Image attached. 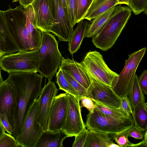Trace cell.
Masks as SVG:
<instances>
[{"instance_id": "obj_41", "label": "cell", "mask_w": 147, "mask_h": 147, "mask_svg": "<svg viewBox=\"0 0 147 147\" xmlns=\"http://www.w3.org/2000/svg\"><path fill=\"white\" fill-rule=\"evenodd\" d=\"M34 0H21L19 3L20 5L22 6L24 8L31 5Z\"/></svg>"}, {"instance_id": "obj_26", "label": "cell", "mask_w": 147, "mask_h": 147, "mask_svg": "<svg viewBox=\"0 0 147 147\" xmlns=\"http://www.w3.org/2000/svg\"><path fill=\"white\" fill-rule=\"evenodd\" d=\"M144 96L139 84L138 76L136 74L133 84L128 96L131 102L132 110L138 105Z\"/></svg>"}, {"instance_id": "obj_23", "label": "cell", "mask_w": 147, "mask_h": 147, "mask_svg": "<svg viewBox=\"0 0 147 147\" xmlns=\"http://www.w3.org/2000/svg\"><path fill=\"white\" fill-rule=\"evenodd\" d=\"M115 7H113L98 16L94 18L91 24H88L85 37L92 38L100 31L114 11Z\"/></svg>"}, {"instance_id": "obj_16", "label": "cell", "mask_w": 147, "mask_h": 147, "mask_svg": "<svg viewBox=\"0 0 147 147\" xmlns=\"http://www.w3.org/2000/svg\"><path fill=\"white\" fill-rule=\"evenodd\" d=\"M16 109L15 92L7 79L0 84V114L6 115L13 132Z\"/></svg>"}, {"instance_id": "obj_10", "label": "cell", "mask_w": 147, "mask_h": 147, "mask_svg": "<svg viewBox=\"0 0 147 147\" xmlns=\"http://www.w3.org/2000/svg\"><path fill=\"white\" fill-rule=\"evenodd\" d=\"M68 97L67 113L62 130L68 137L75 136L86 128L81 114L80 100L67 93Z\"/></svg>"}, {"instance_id": "obj_21", "label": "cell", "mask_w": 147, "mask_h": 147, "mask_svg": "<svg viewBox=\"0 0 147 147\" xmlns=\"http://www.w3.org/2000/svg\"><path fill=\"white\" fill-rule=\"evenodd\" d=\"M82 20L74 30L68 41V49L70 54L73 55L80 49L82 42L85 37L88 22Z\"/></svg>"}, {"instance_id": "obj_48", "label": "cell", "mask_w": 147, "mask_h": 147, "mask_svg": "<svg viewBox=\"0 0 147 147\" xmlns=\"http://www.w3.org/2000/svg\"></svg>"}, {"instance_id": "obj_28", "label": "cell", "mask_w": 147, "mask_h": 147, "mask_svg": "<svg viewBox=\"0 0 147 147\" xmlns=\"http://www.w3.org/2000/svg\"><path fill=\"white\" fill-rule=\"evenodd\" d=\"M76 23L82 20L93 0H75Z\"/></svg>"}, {"instance_id": "obj_5", "label": "cell", "mask_w": 147, "mask_h": 147, "mask_svg": "<svg viewBox=\"0 0 147 147\" xmlns=\"http://www.w3.org/2000/svg\"><path fill=\"white\" fill-rule=\"evenodd\" d=\"M85 126L88 130L104 133L113 136L123 132L134 124L131 115L117 117L106 115L96 107L86 115Z\"/></svg>"}, {"instance_id": "obj_20", "label": "cell", "mask_w": 147, "mask_h": 147, "mask_svg": "<svg viewBox=\"0 0 147 147\" xmlns=\"http://www.w3.org/2000/svg\"><path fill=\"white\" fill-rule=\"evenodd\" d=\"M118 4H119L117 0H93L82 20L86 19L91 21L113 7Z\"/></svg>"}, {"instance_id": "obj_44", "label": "cell", "mask_w": 147, "mask_h": 147, "mask_svg": "<svg viewBox=\"0 0 147 147\" xmlns=\"http://www.w3.org/2000/svg\"><path fill=\"white\" fill-rule=\"evenodd\" d=\"M61 5L67 12L65 0H60Z\"/></svg>"}, {"instance_id": "obj_43", "label": "cell", "mask_w": 147, "mask_h": 147, "mask_svg": "<svg viewBox=\"0 0 147 147\" xmlns=\"http://www.w3.org/2000/svg\"><path fill=\"white\" fill-rule=\"evenodd\" d=\"M119 4H125L127 5L129 0H117Z\"/></svg>"}, {"instance_id": "obj_14", "label": "cell", "mask_w": 147, "mask_h": 147, "mask_svg": "<svg viewBox=\"0 0 147 147\" xmlns=\"http://www.w3.org/2000/svg\"><path fill=\"white\" fill-rule=\"evenodd\" d=\"M34 12V25L42 31H48L55 22L52 0H34L31 4Z\"/></svg>"}, {"instance_id": "obj_2", "label": "cell", "mask_w": 147, "mask_h": 147, "mask_svg": "<svg viewBox=\"0 0 147 147\" xmlns=\"http://www.w3.org/2000/svg\"><path fill=\"white\" fill-rule=\"evenodd\" d=\"M44 76L35 71L9 73L7 79L16 93V109L12 136H18L32 105L39 96Z\"/></svg>"}, {"instance_id": "obj_7", "label": "cell", "mask_w": 147, "mask_h": 147, "mask_svg": "<svg viewBox=\"0 0 147 147\" xmlns=\"http://www.w3.org/2000/svg\"><path fill=\"white\" fill-rule=\"evenodd\" d=\"M38 49L7 54L0 59V68L9 73L20 72H38Z\"/></svg>"}, {"instance_id": "obj_47", "label": "cell", "mask_w": 147, "mask_h": 147, "mask_svg": "<svg viewBox=\"0 0 147 147\" xmlns=\"http://www.w3.org/2000/svg\"><path fill=\"white\" fill-rule=\"evenodd\" d=\"M20 0H13L12 2H14L18 1L19 2L20 1Z\"/></svg>"}, {"instance_id": "obj_15", "label": "cell", "mask_w": 147, "mask_h": 147, "mask_svg": "<svg viewBox=\"0 0 147 147\" xmlns=\"http://www.w3.org/2000/svg\"><path fill=\"white\" fill-rule=\"evenodd\" d=\"M58 90L55 82L48 80L41 90L38 99V103L36 114V121L46 130L50 110Z\"/></svg>"}, {"instance_id": "obj_13", "label": "cell", "mask_w": 147, "mask_h": 147, "mask_svg": "<svg viewBox=\"0 0 147 147\" xmlns=\"http://www.w3.org/2000/svg\"><path fill=\"white\" fill-rule=\"evenodd\" d=\"M90 77L91 84L87 89L90 98L113 107L118 108L121 107V98L115 92L111 86Z\"/></svg>"}, {"instance_id": "obj_37", "label": "cell", "mask_w": 147, "mask_h": 147, "mask_svg": "<svg viewBox=\"0 0 147 147\" xmlns=\"http://www.w3.org/2000/svg\"><path fill=\"white\" fill-rule=\"evenodd\" d=\"M121 107L129 115L132 114V108L130 100L127 96L121 98Z\"/></svg>"}, {"instance_id": "obj_33", "label": "cell", "mask_w": 147, "mask_h": 147, "mask_svg": "<svg viewBox=\"0 0 147 147\" xmlns=\"http://www.w3.org/2000/svg\"><path fill=\"white\" fill-rule=\"evenodd\" d=\"M67 14L69 19L74 26L76 24V1L65 0Z\"/></svg>"}, {"instance_id": "obj_17", "label": "cell", "mask_w": 147, "mask_h": 147, "mask_svg": "<svg viewBox=\"0 0 147 147\" xmlns=\"http://www.w3.org/2000/svg\"><path fill=\"white\" fill-rule=\"evenodd\" d=\"M59 68L64 71L87 90L90 87V77L81 63L62 57Z\"/></svg>"}, {"instance_id": "obj_25", "label": "cell", "mask_w": 147, "mask_h": 147, "mask_svg": "<svg viewBox=\"0 0 147 147\" xmlns=\"http://www.w3.org/2000/svg\"><path fill=\"white\" fill-rule=\"evenodd\" d=\"M56 82L58 84L59 90H63L66 93L71 94L77 99L80 100L79 93L72 86L63 76L62 70L59 69L56 73Z\"/></svg>"}, {"instance_id": "obj_24", "label": "cell", "mask_w": 147, "mask_h": 147, "mask_svg": "<svg viewBox=\"0 0 147 147\" xmlns=\"http://www.w3.org/2000/svg\"><path fill=\"white\" fill-rule=\"evenodd\" d=\"M147 104L145 101L144 96L135 107L132 110L131 114L134 125L145 131L147 129Z\"/></svg>"}, {"instance_id": "obj_8", "label": "cell", "mask_w": 147, "mask_h": 147, "mask_svg": "<svg viewBox=\"0 0 147 147\" xmlns=\"http://www.w3.org/2000/svg\"><path fill=\"white\" fill-rule=\"evenodd\" d=\"M81 63L90 77L111 86L119 76L109 68L102 55L97 51L88 52Z\"/></svg>"}, {"instance_id": "obj_38", "label": "cell", "mask_w": 147, "mask_h": 147, "mask_svg": "<svg viewBox=\"0 0 147 147\" xmlns=\"http://www.w3.org/2000/svg\"><path fill=\"white\" fill-rule=\"evenodd\" d=\"M80 108L81 109L83 107L86 108L90 112H92L94 109L95 106L93 100L90 98L84 97L82 98L81 100Z\"/></svg>"}, {"instance_id": "obj_27", "label": "cell", "mask_w": 147, "mask_h": 147, "mask_svg": "<svg viewBox=\"0 0 147 147\" xmlns=\"http://www.w3.org/2000/svg\"><path fill=\"white\" fill-rule=\"evenodd\" d=\"M95 106L103 113L107 115L117 117H127L129 115L121 107L117 108L102 104L93 100Z\"/></svg>"}, {"instance_id": "obj_22", "label": "cell", "mask_w": 147, "mask_h": 147, "mask_svg": "<svg viewBox=\"0 0 147 147\" xmlns=\"http://www.w3.org/2000/svg\"><path fill=\"white\" fill-rule=\"evenodd\" d=\"M113 143L108 134L89 130L83 147H111Z\"/></svg>"}, {"instance_id": "obj_34", "label": "cell", "mask_w": 147, "mask_h": 147, "mask_svg": "<svg viewBox=\"0 0 147 147\" xmlns=\"http://www.w3.org/2000/svg\"><path fill=\"white\" fill-rule=\"evenodd\" d=\"M88 130L85 128L75 136V140L72 145V147H83L88 134Z\"/></svg>"}, {"instance_id": "obj_35", "label": "cell", "mask_w": 147, "mask_h": 147, "mask_svg": "<svg viewBox=\"0 0 147 147\" xmlns=\"http://www.w3.org/2000/svg\"><path fill=\"white\" fill-rule=\"evenodd\" d=\"M129 137L135 139H143L144 137V131L134 125L125 130Z\"/></svg>"}, {"instance_id": "obj_32", "label": "cell", "mask_w": 147, "mask_h": 147, "mask_svg": "<svg viewBox=\"0 0 147 147\" xmlns=\"http://www.w3.org/2000/svg\"><path fill=\"white\" fill-rule=\"evenodd\" d=\"M112 138L120 147H130L132 143L128 139L129 137L125 131L112 136Z\"/></svg>"}, {"instance_id": "obj_12", "label": "cell", "mask_w": 147, "mask_h": 147, "mask_svg": "<svg viewBox=\"0 0 147 147\" xmlns=\"http://www.w3.org/2000/svg\"><path fill=\"white\" fill-rule=\"evenodd\" d=\"M67 105L66 93L55 97L49 114L47 130L54 131L61 129L66 119Z\"/></svg>"}, {"instance_id": "obj_42", "label": "cell", "mask_w": 147, "mask_h": 147, "mask_svg": "<svg viewBox=\"0 0 147 147\" xmlns=\"http://www.w3.org/2000/svg\"><path fill=\"white\" fill-rule=\"evenodd\" d=\"M5 131L0 121V139L5 133Z\"/></svg>"}, {"instance_id": "obj_4", "label": "cell", "mask_w": 147, "mask_h": 147, "mask_svg": "<svg viewBox=\"0 0 147 147\" xmlns=\"http://www.w3.org/2000/svg\"><path fill=\"white\" fill-rule=\"evenodd\" d=\"M58 41L49 31H42L41 42L38 49V71L48 80L56 74L61 63L62 56L58 48Z\"/></svg>"}, {"instance_id": "obj_19", "label": "cell", "mask_w": 147, "mask_h": 147, "mask_svg": "<svg viewBox=\"0 0 147 147\" xmlns=\"http://www.w3.org/2000/svg\"><path fill=\"white\" fill-rule=\"evenodd\" d=\"M0 48L6 54L18 51L7 27L2 11L0 10Z\"/></svg>"}, {"instance_id": "obj_11", "label": "cell", "mask_w": 147, "mask_h": 147, "mask_svg": "<svg viewBox=\"0 0 147 147\" xmlns=\"http://www.w3.org/2000/svg\"><path fill=\"white\" fill-rule=\"evenodd\" d=\"M55 22L48 31L55 34L60 41H69L74 31V26L66 10L61 5L60 0H52Z\"/></svg>"}, {"instance_id": "obj_29", "label": "cell", "mask_w": 147, "mask_h": 147, "mask_svg": "<svg viewBox=\"0 0 147 147\" xmlns=\"http://www.w3.org/2000/svg\"><path fill=\"white\" fill-rule=\"evenodd\" d=\"M63 74L72 86L79 93L80 100L84 97L90 98L88 90L63 70H62Z\"/></svg>"}, {"instance_id": "obj_9", "label": "cell", "mask_w": 147, "mask_h": 147, "mask_svg": "<svg viewBox=\"0 0 147 147\" xmlns=\"http://www.w3.org/2000/svg\"><path fill=\"white\" fill-rule=\"evenodd\" d=\"M38 103V98L31 107L20 133L16 138L20 146L36 147L38 140L44 131L43 127L36 120Z\"/></svg>"}, {"instance_id": "obj_45", "label": "cell", "mask_w": 147, "mask_h": 147, "mask_svg": "<svg viewBox=\"0 0 147 147\" xmlns=\"http://www.w3.org/2000/svg\"><path fill=\"white\" fill-rule=\"evenodd\" d=\"M5 53L3 52L0 48V59L4 55H5Z\"/></svg>"}, {"instance_id": "obj_31", "label": "cell", "mask_w": 147, "mask_h": 147, "mask_svg": "<svg viewBox=\"0 0 147 147\" xmlns=\"http://www.w3.org/2000/svg\"><path fill=\"white\" fill-rule=\"evenodd\" d=\"M20 147L12 135L5 133L0 139V147Z\"/></svg>"}, {"instance_id": "obj_30", "label": "cell", "mask_w": 147, "mask_h": 147, "mask_svg": "<svg viewBox=\"0 0 147 147\" xmlns=\"http://www.w3.org/2000/svg\"><path fill=\"white\" fill-rule=\"evenodd\" d=\"M147 0H129L128 7L136 15L145 11L147 13Z\"/></svg>"}, {"instance_id": "obj_46", "label": "cell", "mask_w": 147, "mask_h": 147, "mask_svg": "<svg viewBox=\"0 0 147 147\" xmlns=\"http://www.w3.org/2000/svg\"><path fill=\"white\" fill-rule=\"evenodd\" d=\"M1 73V70L0 68V84L3 82Z\"/></svg>"}, {"instance_id": "obj_40", "label": "cell", "mask_w": 147, "mask_h": 147, "mask_svg": "<svg viewBox=\"0 0 147 147\" xmlns=\"http://www.w3.org/2000/svg\"><path fill=\"white\" fill-rule=\"evenodd\" d=\"M147 130L145 131L144 137L142 141L141 142L137 144H134L132 143L130 146V147H147Z\"/></svg>"}, {"instance_id": "obj_18", "label": "cell", "mask_w": 147, "mask_h": 147, "mask_svg": "<svg viewBox=\"0 0 147 147\" xmlns=\"http://www.w3.org/2000/svg\"><path fill=\"white\" fill-rule=\"evenodd\" d=\"M67 137L61 129L54 131H44L36 147H62L63 141Z\"/></svg>"}, {"instance_id": "obj_6", "label": "cell", "mask_w": 147, "mask_h": 147, "mask_svg": "<svg viewBox=\"0 0 147 147\" xmlns=\"http://www.w3.org/2000/svg\"><path fill=\"white\" fill-rule=\"evenodd\" d=\"M146 50V48L144 47L129 55L123 70L113 82L111 87L121 98L128 96L133 84L137 69Z\"/></svg>"}, {"instance_id": "obj_3", "label": "cell", "mask_w": 147, "mask_h": 147, "mask_svg": "<svg viewBox=\"0 0 147 147\" xmlns=\"http://www.w3.org/2000/svg\"><path fill=\"white\" fill-rule=\"evenodd\" d=\"M131 11L128 7L116 6L102 30L92 38L95 46L103 51L111 48L128 22Z\"/></svg>"}, {"instance_id": "obj_39", "label": "cell", "mask_w": 147, "mask_h": 147, "mask_svg": "<svg viewBox=\"0 0 147 147\" xmlns=\"http://www.w3.org/2000/svg\"><path fill=\"white\" fill-rule=\"evenodd\" d=\"M0 121L5 130L13 135V131L5 114H0Z\"/></svg>"}, {"instance_id": "obj_36", "label": "cell", "mask_w": 147, "mask_h": 147, "mask_svg": "<svg viewBox=\"0 0 147 147\" xmlns=\"http://www.w3.org/2000/svg\"><path fill=\"white\" fill-rule=\"evenodd\" d=\"M138 80L140 86L143 92L147 93V70H144L139 77Z\"/></svg>"}, {"instance_id": "obj_1", "label": "cell", "mask_w": 147, "mask_h": 147, "mask_svg": "<svg viewBox=\"0 0 147 147\" xmlns=\"http://www.w3.org/2000/svg\"><path fill=\"white\" fill-rule=\"evenodd\" d=\"M2 13L10 36L18 51L38 49L41 42L42 32L35 26L32 5L24 9L20 5L14 8L9 7Z\"/></svg>"}]
</instances>
